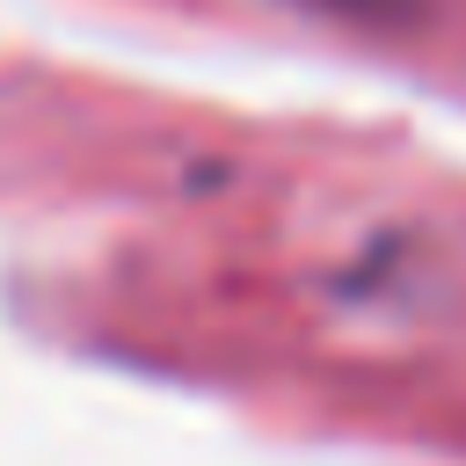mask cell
Returning <instances> with one entry per match:
<instances>
[{"mask_svg":"<svg viewBox=\"0 0 466 466\" xmlns=\"http://www.w3.org/2000/svg\"><path fill=\"white\" fill-rule=\"evenodd\" d=\"M342 7H393V0H342Z\"/></svg>","mask_w":466,"mask_h":466,"instance_id":"cell-1","label":"cell"}]
</instances>
